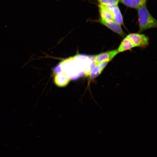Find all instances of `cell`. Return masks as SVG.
I'll list each match as a JSON object with an SVG mask.
<instances>
[{"instance_id": "cell-1", "label": "cell", "mask_w": 157, "mask_h": 157, "mask_svg": "<svg viewBox=\"0 0 157 157\" xmlns=\"http://www.w3.org/2000/svg\"><path fill=\"white\" fill-rule=\"evenodd\" d=\"M138 10L139 32L157 27V20L150 13L146 7V3L142 5Z\"/></svg>"}, {"instance_id": "cell-2", "label": "cell", "mask_w": 157, "mask_h": 157, "mask_svg": "<svg viewBox=\"0 0 157 157\" xmlns=\"http://www.w3.org/2000/svg\"><path fill=\"white\" fill-rule=\"evenodd\" d=\"M63 72L71 80L77 79L83 74L74 62L73 57L65 59L60 63Z\"/></svg>"}, {"instance_id": "cell-3", "label": "cell", "mask_w": 157, "mask_h": 157, "mask_svg": "<svg viewBox=\"0 0 157 157\" xmlns=\"http://www.w3.org/2000/svg\"><path fill=\"white\" fill-rule=\"evenodd\" d=\"M133 43L135 47H145L149 44V39L144 35L132 33L126 36Z\"/></svg>"}, {"instance_id": "cell-4", "label": "cell", "mask_w": 157, "mask_h": 157, "mask_svg": "<svg viewBox=\"0 0 157 157\" xmlns=\"http://www.w3.org/2000/svg\"><path fill=\"white\" fill-rule=\"evenodd\" d=\"M99 22L120 35L124 37L125 33L122 28L120 25L113 21H108L101 18L99 19Z\"/></svg>"}, {"instance_id": "cell-5", "label": "cell", "mask_w": 157, "mask_h": 157, "mask_svg": "<svg viewBox=\"0 0 157 157\" xmlns=\"http://www.w3.org/2000/svg\"><path fill=\"white\" fill-rule=\"evenodd\" d=\"M118 52L117 50H114L103 52L94 56V60L96 64L106 61H110L112 60Z\"/></svg>"}, {"instance_id": "cell-6", "label": "cell", "mask_w": 157, "mask_h": 157, "mask_svg": "<svg viewBox=\"0 0 157 157\" xmlns=\"http://www.w3.org/2000/svg\"><path fill=\"white\" fill-rule=\"evenodd\" d=\"M70 79L66 74L63 72L56 74L54 78V81L56 85L60 87L66 86L69 83Z\"/></svg>"}, {"instance_id": "cell-7", "label": "cell", "mask_w": 157, "mask_h": 157, "mask_svg": "<svg viewBox=\"0 0 157 157\" xmlns=\"http://www.w3.org/2000/svg\"><path fill=\"white\" fill-rule=\"evenodd\" d=\"M106 7L111 12L113 21L120 25L122 24L123 23L122 16L117 5Z\"/></svg>"}, {"instance_id": "cell-8", "label": "cell", "mask_w": 157, "mask_h": 157, "mask_svg": "<svg viewBox=\"0 0 157 157\" xmlns=\"http://www.w3.org/2000/svg\"><path fill=\"white\" fill-rule=\"evenodd\" d=\"M109 62L106 61L96 64L89 76L90 78L93 79L100 74Z\"/></svg>"}, {"instance_id": "cell-9", "label": "cell", "mask_w": 157, "mask_h": 157, "mask_svg": "<svg viewBox=\"0 0 157 157\" xmlns=\"http://www.w3.org/2000/svg\"><path fill=\"white\" fill-rule=\"evenodd\" d=\"M99 8L100 18L106 20L114 21L111 13L106 6L99 4Z\"/></svg>"}, {"instance_id": "cell-10", "label": "cell", "mask_w": 157, "mask_h": 157, "mask_svg": "<svg viewBox=\"0 0 157 157\" xmlns=\"http://www.w3.org/2000/svg\"><path fill=\"white\" fill-rule=\"evenodd\" d=\"M135 47V46L132 42L126 37L121 42L117 50L118 53L120 52L130 49Z\"/></svg>"}, {"instance_id": "cell-11", "label": "cell", "mask_w": 157, "mask_h": 157, "mask_svg": "<svg viewBox=\"0 0 157 157\" xmlns=\"http://www.w3.org/2000/svg\"><path fill=\"white\" fill-rule=\"evenodd\" d=\"M125 5L133 8L138 9L141 6L145 4L143 0H119Z\"/></svg>"}, {"instance_id": "cell-12", "label": "cell", "mask_w": 157, "mask_h": 157, "mask_svg": "<svg viewBox=\"0 0 157 157\" xmlns=\"http://www.w3.org/2000/svg\"><path fill=\"white\" fill-rule=\"evenodd\" d=\"M100 4L106 6L117 5L119 0H97Z\"/></svg>"}, {"instance_id": "cell-13", "label": "cell", "mask_w": 157, "mask_h": 157, "mask_svg": "<svg viewBox=\"0 0 157 157\" xmlns=\"http://www.w3.org/2000/svg\"><path fill=\"white\" fill-rule=\"evenodd\" d=\"M96 64L94 60H93L85 68L84 73L86 76H90L92 70L96 65Z\"/></svg>"}, {"instance_id": "cell-14", "label": "cell", "mask_w": 157, "mask_h": 157, "mask_svg": "<svg viewBox=\"0 0 157 157\" xmlns=\"http://www.w3.org/2000/svg\"><path fill=\"white\" fill-rule=\"evenodd\" d=\"M53 70L54 73L56 74L60 73L63 72L60 63L53 68Z\"/></svg>"}, {"instance_id": "cell-15", "label": "cell", "mask_w": 157, "mask_h": 157, "mask_svg": "<svg viewBox=\"0 0 157 157\" xmlns=\"http://www.w3.org/2000/svg\"><path fill=\"white\" fill-rule=\"evenodd\" d=\"M144 2H146V0H143Z\"/></svg>"}]
</instances>
